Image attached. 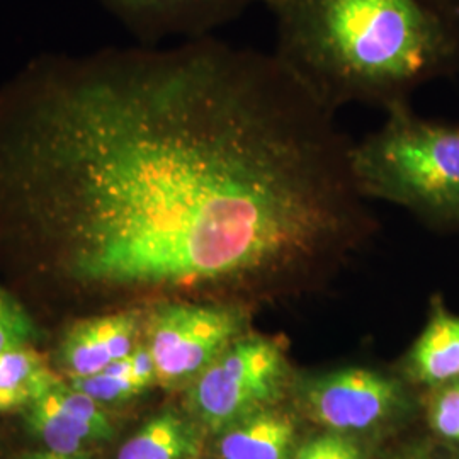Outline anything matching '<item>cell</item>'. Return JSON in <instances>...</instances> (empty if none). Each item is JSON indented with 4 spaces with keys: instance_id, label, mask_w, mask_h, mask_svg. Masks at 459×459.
<instances>
[{
    "instance_id": "5b68a950",
    "label": "cell",
    "mask_w": 459,
    "mask_h": 459,
    "mask_svg": "<svg viewBox=\"0 0 459 459\" xmlns=\"http://www.w3.org/2000/svg\"><path fill=\"white\" fill-rule=\"evenodd\" d=\"M299 405L332 434L368 432L405 411V390L394 377L371 369H341L310 377L298 388Z\"/></svg>"
},
{
    "instance_id": "ffe728a7",
    "label": "cell",
    "mask_w": 459,
    "mask_h": 459,
    "mask_svg": "<svg viewBox=\"0 0 459 459\" xmlns=\"http://www.w3.org/2000/svg\"><path fill=\"white\" fill-rule=\"evenodd\" d=\"M455 459H459V453H458V455H456V458H455Z\"/></svg>"
},
{
    "instance_id": "ba28073f",
    "label": "cell",
    "mask_w": 459,
    "mask_h": 459,
    "mask_svg": "<svg viewBox=\"0 0 459 459\" xmlns=\"http://www.w3.org/2000/svg\"><path fill=\"white\" fill-rule=\"evenodd\" d=\"M145 313L147 307H132L75 322L58 347L60 368L74 379L96 375L126 358L143 339Z\"/></svg>"
},
{
    "instance_id": "7c38bea8",
    "label": "cell",
    "mask_w": 459,
    "mask_h": 459,
    "mask_svg": "<svg viewBox=\"0 0 459 459\" xmlns=\"http://www.w3.org/2000/svg\"><path fill=\"white\" fill-rule=\"evenodd\" d=\"M58 383L60 377L33 345L0 354V413L26 411Z\"/></svg>"
},
{
    "instance_id": "2e32d148",
    "label": "cell",
    "mask_w": 459,
    "mask_h": 459,
    "mask_svg": "<svg viewBox=\"0 0 459 459\" xmlns=\"http://www.w3.org/2000/svg\"><path fill=\"white\" fill-rule=\"evenodd\" d=\"M359 449L349 437L339 434H324L298 447L295 459H352Z\"/></svg>"
},
{
    "instance_id": "ac0fdd59",
    "label": "cell",
    "mask_w": 459,
    "mask_h": 459,
    "mask_svg": "<svg viewBox=\"0 0 459 459\" xmlns=\"http://www.w3.org/2000/svg\"><path fill=\"white\" fill-rule=\"evenodd\" d=\"M390 459H432V456L427 453L426 449L413 447V449L403 451V453H400V455H396V456Z\"/></svg>"
},
{
    "instance_id": "7a4b0ae2",
    "label": "cell",
    "mask_w": 459,
    "mask_h": 459,
    "mask_svg": "<svg viewBox=\"0 0 459 459\" xmlns=\"http://www.w3.org/2000/svg\"><path fill=\"white\" fill-rule=\"evenodd\" d=\"M352 147L362 196L400 206L427 227L459 230V125L426 119L409 104Z\"/></svg>"
},
{
    "instance_id": "d6986e66",
    "label": "cell",
    "mask_w": 459,
    "mask_h": 459,
    "mask_svg": "<svg viewBox=\"0 0 459 459\" xmlns=\"http://www.w3.org/2000/svg\"><path fill=\"white\" fill-rule=\"evenodd\" d=\"M451 2H453V5H455V7H456V9H458V13H459V0H451Z\"/></svg>"
},
{
    "instance_id": "4fadbf2b",
    "label": "cell",
    "mask_w": 459,
    "mask_h": 459,
    "mask_svg": "<svg viewBox=\"0 0 459 459\" xmlns=\"http://www.w3.org/2000/svg\"><path fill=\"white\" fill-rule=\"evenodd\" d=\"M39 328L26 307L0 284V354L13 349L34 345Z\"/></svg>"
},
{
    "instance_id": "3957f363",
    "label": "cell",
    "mask_w": 459,
    "mask_h": 459,
    "mask_svg": "<svg viewBox=\"0 0 459 459\" xmlns=\"http://www.w3.org/2000/svg\"><path fill=\"white\" fill-rule=\"evenodd\" d=\"M290 366L276 339L246 332L187 385V411L203 430L220 434L273 407Z\"/></svg>"
},
{
    "instance_id": "8fae6325",
    "label": "cell",
    "mask_w": 459,
    "mask_h": 459,
    "mask_svg": "<svg viewBox=\"0 0 459 459\" xmlns=\"http://www.w3.org/2000/svg\"><path fill=\"white\" fill-rule=\"evenodd\" d=\"M203 427L193 417L167 411L152 417L121 446L116 459H197Z\"/></svg>"
},
{
    "instance_id": "5bb4252c",
    "label": "cell",
    "mask_w": 459,
    "mask_h": 459,
    "mask_svg": "<svg viewBox=\"0 0 459 459\" xmlns=\"http://www.w3.org/2000/svg\"><path fill=\"white\" fill-rule=\"evenodd\" d=\"M70 385L75 390L94 398L100 405L126 402L150 388L147 381L133 375L116 373L109 368H104L91 377H74L70 379Z\"/></svg>"
},
{
    "instance_id": "9c48e42d",
    "label": "cell",
    "mask_w": 459,
    "mask_h": 459,
    "mask_svg": "<svg viewBox=\"0 0 459 459\" xmlns=\"http://www.w3.org/2000/svg\"><path fill=\"white\" fill-rule=\"evenodd\" d=\"M407 375L429 388L459 379V315L444 305L441 296L432 299L426 327L411 345Z\"/></svg>"
},
{
    "instance_id": "277c9868",
    "label": "cell",
    "mask_w": 459,
    "mask_h": 459,
    "mask_svg": "<svg viewBox=\"0 0 459 459\" xmlns=\"http://www.w3.org/2000/svg\"><path fill=\"white\" fill-rule=\"evenodd\" d=\"M250 312L240 301L159 299L148 305L143 342L162 386L189 385L248 332Z\"/></svg>"
},
{
    "instance_id": "e0dca14e",
    "label": "cell",
    "mask_w": 459,
    "mask_h": 459,
    "mask_svg": "<svg viewBox=\"0 0 459 459\" xmlns=\"http://www.w3.org/2000/svg\"><path fill=\"white\" fill-rule=\"evenodd\" d=\"M17 459H92V455L91 453L62 455V453H53V451H48V449H41V451H33V453L21 455Z\"/></svg>"
},
{
    "instance_id": "30bf717a",
    "label": "cell",
    "mask_w": 459,
    "mask_h": 459,
    "mask_svg": "<svg viewBox=\"0 0 459 459\" xmlns=\"http://www.w3.org/2000/svg\"><path fill=\"white\" fill-rule=\"evenodd\" d=\"M218 459H295L293 419L273 407L257 411L216 434Z\"/></svg>"
},
{
    "instance_id": "52a82bcc",
    "label": "cell",
    "mask_w": 459,
    "mask_h": 459,
    "mask_svg": "<svg viewBox=\"0 0 459 459\" xmlns=\"http://www.w3.org/2000/svg\"><path fill=\"white\" fill-rule=\"evenodd\" d=\"M24 422L45 449L62 455L91 453L89 446L115 437L102 405L62 381L24 411Z\"/></svg>"
},
{
    "instance_id": "44dd1931",
    "label": "cell",
    "mask_w": 459,
    "mask_h": 459,
    "mask_svg": "<svg viewBox=\"0 0 459 459\" xmlns=\"http://www.w3.org/2000/svg\"><path fill=\"white\" fill-rule=\"evenodd\" d=\"M197 459H199V458H197Z\"/></svg>"
},
{
    "instance_id": "6da1fadb",
    "label": "cell",
    "mask_w": 459,
    "mask_h": 459,
    "mask_svg": "<svg viewBox=\"0 0 459 459\" xmlns=\"http://www.w3.org/2000/svg\"><path fill=\"white\" fill-rule=\"evenodd\" d=\"M274 19V55L330 109L385 111L459 70L451 0H259Z\"/></svg>"
},
{
    "instance_id": "8992f818",
    "label": "cell",
    "mask_w": 459,
    "mask_h": 459,
    "mask_svg": "<svg viewBox=\"0 0 459 459\" xmlns=\"http://www.w3.org/2000/svg\"><path fill=\"white\" fill-rule=\"evenodd\" d=\"M145 43L210 36L259 0H99Z\"/></svg>"
},
{
    "instance_id": "9a60e30c",
    "label": "cell",
    "mask_w": 459,
    "mask_h": 459,
    "mask_svg": "<svg viewBox=\"0 0 459 459\" xmlns=\"http://www.w3.org/2000/svg\"><path fill=\"white\" fill-rule=\"evenodd\" d=\"M427 422L439 439L459 446V379L432 388L427 402Z\"/></svg>"
}]
</instances>
